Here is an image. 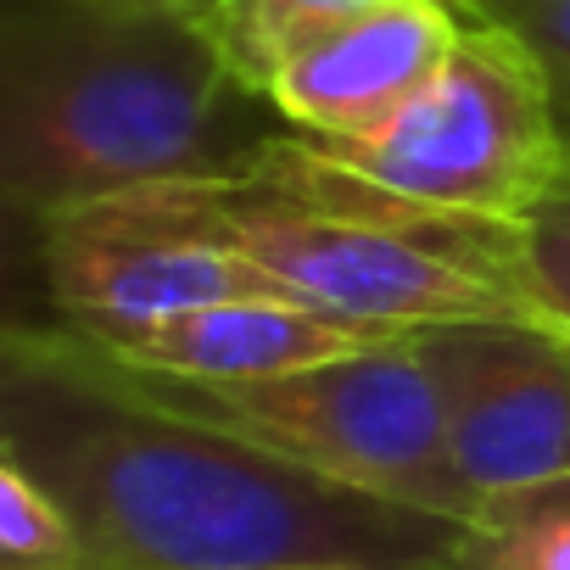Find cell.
<instances>
[{"label":"cell","instance_id":"8992f818","mask_svg":"<svg viewBox=\"0 0 570 570\" xmlns=\"http://www.w3.org/2000/svg\"><path fill=\"white\" fill-rule=\"evenodd\" d=\"M40 279L57 325H151L235 297H292L252 257L196 229L163 190L40 218Z\"/></svg>","mask_w":570,"mask_h":570},{"label":"cell","instance_id":"7c38bea8","mask_svg":"<svg viewBox=\"0 0 570 570\" xmlns=\"http://www.w3.org/2000/svg\"><path fill=\"white\" fill-rule=\"evenodd\" d=\"M0 570H90L62 503L12 459H0Z\"/></svg>","mask_w":570,"mask_h":570},{"label":"cell","instance_id":"6da1fadb","mask_svg":"<svg viewBox=\"0 0 570 570\" xmlns=\"http://www.w3.org/2000/svg\"><path fill=\"white\" fill-rule=\"evenodd\" d=\"M0 459L62 503L90 570H453L464 531L157 403L68 325L0 342Z\"/></svg>","mask_w":570,"mask_h":570},{"label":"cell","instance_id":"52a82bcc","mask_svg":"<svg viewBox=\"0 0 570 570\" xmlns=\"http://www.w3.org/2000/svg\"><path fill=\"white\" fill-rule=\"evenodd\" d=\"M475 492L570 475V336L542 320L409 331Z\"/></svg>","mask_w":570,"mask_h":570},{"label":"cell","instance_id":"2e32d148","mask_svg":"<svg viewBox=\"0 0 570 570\" xmlns=\"http://www.w3.org/2000/svg\"><path fill=\"white\" fill-rule=\"evenodd\" d=\"M453 7H464V0H453Z\"/></svg>","mask_w":570,"mask_h":570},{"label":"cell","instance_id":"5bb4252c","mask_svg":"<svg viewBox=\"0 0 570 570\" xmlns=\"http://www.w3.org/2000/svg\"><path fill=\"white\" fill-rule=\"evenodd\" d=\"M514 279L531 314L570 336V174L525 218H514Z\"/></svg>","mask_w":570,"mask_h":570},{"label":"cell","instance_id":"30bf717a","mask_svg":"<svg viewBox=\"0 0 570 570\" xmlns=\"http://www.w3.org/2000/svg\"><path fill=\"white\" fill-rule=\"evenodd\" d=\"M453 570H570V475L481 492Z\"/></svg>","mask_w":570,"mask_h":570},{"label":"cell","instance_id":"9c48e42d","mask_svg":"<svg viewBox=\"0 0 570 570\" xmlns=\"http://www.w3.org/2000/svg\"><path fill=\"white\" fill-rule=\"evenodd\" d=\"M73 336L112 353L118 364L179 375V381H268V375H292L325 358L397 342L409 331L342 320L297 297H235V303L190 308L151 325H107V331H73Z\"/></svg>","mask_w":570,"mask_h":570},{"label":"cell","instance_id":"5b68a950","mask_svg":"<svg viewBox=\"0 0 570 570\" xmlns=\"http://www.w3.org/2000/svg\"><path fill=\"white\" fill-rule=\"evenodd\" d=\"M381 190L470 218H525L570 174L548 96L525 51L470 18L436 79L375 135L308 140Z\"/></svg>","mask_w":570,"mask_h":570},{"label":"cell","instance_id":"7a4b0ae2","mask_svg":"<svg viewBox=\"0 0 570 570\" xmlns=\"http://www.w3.org/2000/svg\"><path fill=\"white\" fill-rule=\"evenodd\" d=\"M207 18L112 0H7L0 18V190L57 218L157 185L240 174L263 140Z\"/></svg>","mask_w":570,"mask_h":570},{"label":"cell","instance_id":"277c9868","mask_svg":"<svg viewBox=\"0 0 570 570\" xmlns=\"http://www.w3.org/2000/svg\"><path fill=\"white\" fill-rule=\"evenodd\" d=\"M124 370L157 403L246 436L347 492H370L442 520H470L481 503L453 459L442 397L409 336L268 381H179L135 364Z\"/></svg>","mask_w":570,"mask_h":570},{"label":"cell","instance_id":"9a60e30c","mask_svg":"<svg viewBox=\"0 0 570 570\" xmlns=\"http://www.w3.org/2000/svg\"><path fill=\"white\" fill-rule=\"evenodd\" d=\"M112 7H140V12H179V18H207L224 7V0H112Z\"/></svg>","mask_w":570,"mask_h":570},{"label":"cell","instance_id":"ba28073f","mask_svg":"<svg viewBox=\"0 0 570 570\" xmlns=\"http://www.w3.org/2000/svg\"><path fill=\"white\" fill-rule=\"evenodd\" d=\"M470 12L453 0H381L325 29L268 79V112L303 140L386 129L453 57Z\"/></svg>","mask_w":570,"mask_h":570},{"label":"cell","instance_id":"8fae6325","mask_svg":"<svg viewBox=\"0 0 570 570\" xmlns=\"http://www.w3.org/2000/svg\"><path fill=\"white\" fill-rule=\"evenodd\" d=\"M370 7H381V0H224L213 12V35L240 85L268 101V79L285 68V57H297L308 40Z\"/></svg>","mask_w":570,"mask_h":570},{"label":"cell","instance_id":"3957f363","mask_svg":"<svg viewBox=\"0 0 570 570\" xmlns=\"http://www.w3.org/2000/svg\"><path fill=\"white\" fill-rule=\"evenodd\" d=\"M157 190L196 229L279 279L297 303L342 320L386 331L537 320L514 279L509 218L403 202L303 135L263 140L240 174Z\"/></svg>","mask_w":570,"mask_h":570},{"label":"cell","instance_id":"4fadbf2b","mask_svg":"<svg viewBox=\"0 0 570 570\" xmlns=\"http://www.w3.org/2000/svg\"><path fill=\"white\" fill-rule=\"evenodd\" d=\"M464 12L503 29L525 51L570 157V0H464Z\"/></svg>","mask_w":570,"mask_h":570}]
</instances>
